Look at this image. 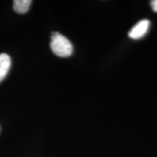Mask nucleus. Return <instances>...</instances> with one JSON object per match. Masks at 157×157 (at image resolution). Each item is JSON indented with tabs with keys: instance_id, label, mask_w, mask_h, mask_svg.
I'll use <instances>...</instances> for the list:
<instances>
[{
	"instance_id": "obj_1",
	"label": "nucleus",
	"mask_w": 157,
	"mask_h": 157,
	"mask_svg": "<svg viewBox=\"0 0 157 157\" xmlns=\"http://www.w3.org/2000/svg\"><path fill=\"white\" fill-rule=\"evenodd\" d=\"M51 49L57 56L69 57L73 53V45L65 36L59 33H52L51 38Z\"/></svg>"
},
{
	"instance_id": "obj_5",
	"label": "nucleus",
	"mask_w": 157,
	"mask_h": 157,
	"mask_svg": "<svg viewBox=\"0 0 157 157\" xmlns=\"http://www.w3.org/2000/svg\"><path fill=\"white\" fill-rule=\"evenodd\" d=\"M150 6H151L153 11L157 12V0H152L150 2Z\"/></svg>"
},
{
	"instance_id": "obj_4",
	"label": "nucleus",
	"mask_w": 157,
	"mask_h": 157,
	"mask_svg": "<svg viewBox=\"0 0 157 157\" xmlns=\"http://www.w3.org/2000/svg\"><path fill=\"white\" fill-rule=\"evenodd\" d=\"M32 4V1L30 0H15L13 1V9L17 13L24 14L27 12L30 6Z\"/></svg>"
},
{
	"instance_id": "obj_3",
	"label": "nucleus",
	"mask_w": 157,
	"mask_h": 157,
	"mask_svg": "<svg viewBox=\"0 0 157 157\" xmlns=\"http://www.w3.org/2000/svg\"><path fill=\"white\" fill-rule=\"evenodd\" d=\"M11 58L6 53H0V82L6 78L11 67Z\"/></svg>"
},
{
	"instance_id": "obj_2",
	"label": "nucleus",
	"mask_w": 157,
	"mask_h": 157,
	"mask_svg": "<svg viewBox=\"0 0 157 157\" xmlns=\"http://www.w3.org/2000/svg\"><path fill=\"white\" fill-rule=\"evenodd\" d=\"M149 25H150V22L147 19H142L139 21L129 31V38L133 39H139L142 38L147 33L149 29Z\"/></svg>"
}]
</instances>
